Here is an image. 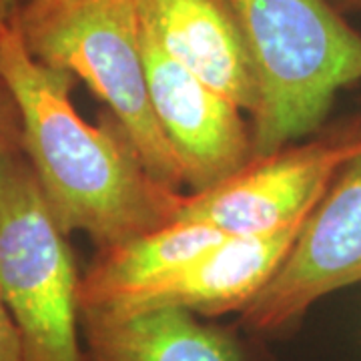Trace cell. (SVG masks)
Here are the masks:
<instances>
[{
	"instance_id": "cell-1",
	"label": "cell",
	"mask_w": 361,
	"mask_h": 361,
	"mask_svg": "<svg viewBox=\"0 0 361 361\" xmlns=\"http://www.w3.org/2000/svg\"><path fill=\"white\" fill-rule=\"evenodd\" d=\"M0 77L18 106L23 151L65 235L82 231L99 249L175 219L185 195L145 167L115 116L90 125L73 104V75L28 51L18 18L0 25Z\"/></svg>"
},
{
	"instance_id": "cell-2",
	"label": "cell",
	"mask_w": 361,
	"mask_h": 361,
	"mask_svg": "<svg viewBox=\"0 0 361 361\" xmlns=\"http://www.w3.org/2000/svg\"><path fill=\"white\" fill-rule=\"evenodd\" d=\"M255 68L253 157L319 129L336 94L361 80V35L329 0H223Z\"/></svg>"
},
{
	"instance_id": "cell-3",
	"label": "cell",
	"mask_w": 361,
	"mask_h": 361,
	"mask_svg": "<svg viewBox=\"0 0 361 361\" xmlns=\"http://www.w3.org/2000/svg\"><path fill=\"white\" fill-rule=\"evenodd\" d=\"M16 18L28 51L82 78L129 135L151 175L179 189L183 167L149 99L139 0H26Z\"/></svg>"
},
{
	"instance_id": "cell-4",
	"label": "cell",
	"mask_w": 361,
	"mask_h": 361,
	"mask_svg": "<svg viewBox=\"0 0 361 361\" xmlns=\"http://www.w3.org/2000/svg\"><path fill=\"white\" fill-rule=\"evenodd\" d=\"M80 275L25 151L0 161V299L23 361H82Z\"/></svg>"
},
{
	"instance_id": "cell-5",
	"label": "cell",
	"mask_w": 361,
	"mask_h": 361,
	"mask_svg": "<svg viewBox=\"0 0 361 361\" xmlns=\"http://www.w3.org/2000/svg\"><path fill=\"white\" fill-rule=\"evenodd\" d=\"M361 155V129L251 157L215 187L185 195L173 221L201 223L227 237L281 231L305 223L327 187Z\"/></svg>"
},
{
	"instance_id": "cell-6",
	"label": "cell",
	"mask_w": 361,
	"mask_h": 361,
	"mask_svg": "<svg viewBox=\"0 0 361 361\" xmlns=\"http://www.w3.org/2000/svg\"><path fill=\"white\" fill-rule=\"evenodd\" d=\"M355 283H361V155L331 180L279 269L239 313V325L253 336H279L319 299Z\"/></svg>"
},
{
	"instance_id": "cell-7",
	"label": "cell",
	"mask_w": 361,
	"mask_h": 361,
	"mask_svg": "<svg viewBox=\"0 0 361 361\" xmlns=\"http://www.w3.org/2000/svg\"><path fill=\"white\" fill-rule=\"evenodd\" d=\"M149 99L191 193L231 177L253 157L243 111L175 63L141 26Z\"/></svg>"
},
{
	"instance_id": "cell-8",
	"label": "cell",
	"mask_w": 361,
	"mask_h": 361,
	"mask_svg": "<svg viewBox=\"0 0 361 361\" xmlns=\"http://www.w3.org/2000/svg\"><path fill=\"white\" fill-rule=\"evenodd\" d=\"M301 227L303 223L267 235L227 237L167 277L130 293L115 305L94 310L130 313L179 307L199 317L241 313L279 269Z\"/></svg>"
},
{
	"instance_id": "cell-9",
	"label": "cell",
	"mask_w": 361,
	"mask_h": 361,
	"mask_svg": "<svg viewBox=\"0 0 361 361\" xmlns=\"http://www.w3.org/2000/svg\"><path fill=\"white\" fill-rule=\"evenodd\" d=\"M142 30L207 87L249 116L259 89L239 26L223 0H139Z\"/></svg>"
},
{
	"instance_id": "cell-10",
	"label": "cell",
	"mask_w": 361,
	"mask_h": 361,
	"mask_svg": "<svg viewBox=\"0 0 361 361\" xmlns=\"http://www.w3.org/2000/svg\"><path fill=\"white\" fill-rule=\"evenodd\" d=\"M82 361H251L233 331L179 307L80 310Z\"/></svg>"
},
{
	"instance_id": "cell-11",
	"label": "cell",
	"mask_w": 361,
	"mask_h": 361,
	"mask_svg": "<svg viewBox=\"0 0 361 361\" xmlns=\"http://www.w3.org/2000/svg\"><path fill=\"white\" fill-rule=\"evenodd\" d=\"M223 239L227 235L209 225L171 221L125 243L99 249L97 259L80 275L78 310L115 305L130 293L189 265Z\"/></svg>"
},
{
	"instance_id": "cell-12",
	"label": "cell",
	"mask_w": 361,
	"mask_h": 361,
	"mask_svg": "<svg viewBox=\"0 0 361 361\" xmlns=\"http://www.w3.org/2000/svg\"><path fill=\"white\" fill-rule=\"evenodd\" d=\"M16 151H23L20 115L13 92L0 77V161Z\"/></svg>"
},
{
	"instance_id": "cell-13",
	"label": "cell",
	"mask_w": 361,
	"mask_h": 361,
	"mask_svg": "<svg viewBox=\"0 0 361 361\" xmlns=\"http://www.w3.org/2000/svg\"><path fill=\"white\" fill-rule=\"evenodd\" d=\"M0 361H23L20 336L2 299H0Z\"/></svg>"
},
{
	"instance_id": "cell-14",
	"label": "cell",
	"mask_w": 361,
	"mask_h": 361,
	"mask_svg": "<svg viewBox=\"0 0 361 361\" xmlns=\"http://www.w3.org/2000/svg\"><path fill=\"white\" fill-rule=\"evenodd\" d=\"M26 0H0V25L13 20Z\"/></svg>"
},
{
	"instance_id": "cell-15",
	"label": "cell",
	"mask_w": 361,
	"mask_h": 361,
	"mask_svg": "<svg viewBox=\"0 0 361 361\" xmlns=\"http://www.w3.org/2000/svg\"><path fill=\"white\" fill-rule=\"evenodd\" d=\"M341 14L361 11V0H329Z\"/></svg>"
}]
</instances>
